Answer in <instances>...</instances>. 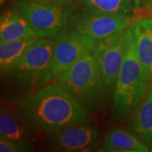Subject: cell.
I'll return each instance as SVG.
<instances>
[{
  "label": "cell",
  "instance_id": "obj_1",
  "mask_svg": "<svg viewBox=\"0 0 152 152\" xmlns=\"http://www.w3.org/2000/svg\"><path fill=\"white\" fill-rule=\"evenodd\" d=\"M16 108L36 129L48 134L85 124L90 118L88 110L58 84L47 85L28 95Z\"/></svg>",
  "mask_w": 152,
  "mask_h": 152
},
{
  "label": "cell",
  "instance_id": "obj_2",
  "mask_svg": "<svg viewBox=\"0 0 152 152\" xmlns=\"http://www.w3.org/2000/svg\"><path fill=\"white\" fill-rule=\"evenodd\" d=\"M55 39L39 38L6 75L24 94H31L53 80Z\"/></svg>",
  "mask_w": 152,
  "mask_h": 152
},
{
  "label": "cell",
  "instance_id": "obj_3",
  "mask_svg": "<svg viewBox=\"0 0 152 152\" xmlns=\"http://www.w3.org/2000/svg\"><path fill=\"white\" fill-rule=\"evenodd\" d=\"M148 81L136 54L132 29L124 60L115 86L113 116L124 119L131 109L140 102L148 90Z\"/></svg>",
  "mask_w": 152,
  "mask_h": 152
},
{
  "label": "cell",
  "instance_id": "obj_4",
  "mask_svg": "<svg viewBox=\"0 0 152 152\" xmlns=\"http://www.w3.org/2000/svg\"><path fill=\"white\" fill-rule=\"evenodd\" d=\"M77 102L96 112L102 99V80L96 61L88 54L75 63L57 83Z\"/></svg>",
  "mask_w": 152,
  "mask_h": 152
},
{
  "label": "cell",
  "instance_id": "obj_5",
  "mask_svg": "<svg viewBox=\"0 0 152 152\" xmlns=\"http://www.w3.org/2000/svg\"><path fill=\"white\" fill-rule=\"evenodd\" d=\"M15 8L27 20L39 38L56 39L70 31L75 8L39 0H16Z\"/></svg>",
  "mask_w": 152,
  "mask_h": 152
},
{
  "label": "cell",
  "instance_id": "obj_6",
  "mask_svg": "<svg viewBox=\"0 0 152 152\" xmlns=\"http://www.w3.org/2000/svg\"><path fill=\"white\" fill-rule=\"evenodd\" d=\"M135 20L131 15L110 13L84 6L72 15L70 30L99 42L129 28Z\"/></svg>",
  "mask_w": 152,
  "mask_h": 152
},
{
  "label": "cell",
  "instance_id": "obj_7",
  "mask_svg": "<svg viewBox=\"0 0 152 152\" xmlns=\"http://www.w3.org/2000/svg\"><path fill=\"white\" fill-rule=\"evenodd\" d=\"M131 26L97 42L91 53L96 61L103 86L107 89L115 88L124 60Z\"/></svg>",
  "mask_w": 152,
  "mask_h": 152
},
{
  "label": "cell",
  "instance_id": "obj_8",
  "mask_svg": "<svg viewBox=\"0 0 152 152\" xmlns=\"http://www.w3.org/2000/svg\"><path fill=\"white\" fill-rule=\"evenodd\" d=\"M97 42L75 31L55 39L53 80H58L83 57L91 54Z\"/></svg>",
  "mask_w": 152,
  "mask_h": 152
},
{
  "label": "cell",
  "instance_id": "obj_9",
  "mask_svg": "<svg viewBox=\"0 0 152 152\" xmlns=\"http://www.w3.org/2000/svg\"><path fill=\"white\" fill-rule=\"evenodd\" d=\"M100 135L92 125L76 124L50 133L52 146L62 151H87L97 145Z\"/></svg>",
  "mask_w": 152,
  "mask_h": 152
},
{
  "label": "cell",
  "instance_id": "obj_10",
  "mask_svg": "<svg viewBox=\"0 0 152 152\" xmlns=\"http://www.w3.org/2000/svg\"><path fill=\"white\" fill-rule=\"evenodd\" d=\"M36 129L17 108L3 107L0 112V137L15 142L23 150H33V143L37 140Z\"/></svg>",
  "mask_w": 152,
  "mask_h": 152
},
{
  "label": "cell",
  "instance_id": "obj_11",
  "mask_svg": "<svg viewBox=\"0 0 152 152\" xmlns=\"http://www.w3.org/2000/svg\"><path fill=\"white\" fill-rule=\"evenodd\" d=\"M131 29L136 54L141 64L149 84L152 65V18H137Z\"/></svg>",
  "mask_w": 152,
  "mask_h": 152
},
{
  "label": "cell",
  "instance_id": "obj_12",
  "mask_svg": "<svg viewBox=\"0 0 152 152\" xmlns=\"http://www.w3.org/2000/svg\"><path fill=\"white\" fill-rule=\"evenodd\" d=\"M38 37L27 20L15 8L2 13L0 19V42L25 37Z\"/></svg>",
  "mask_w": 152,
  "mask_h": 152
},
{
  "label": "cell",
  "instance_id": "obj_13",
  "mask_svg": "<svg viewBox=\"0 0 152 152\" xmlns=\"http://www.w3.org/2000/svg\"><path fill=\"white\" fill-rule=\"evenodd\" d=\"M104 151L112 152H148L149 147L134 134L121 128H113L105 137Z\"/></svg>",
  "mask_w": 152,
  "mask_h": 152
},
{
  "label": "cell",
  "instance_id": "obj_14",
  "mask_svg": "<svg viewBox=\"0 0 152 152\" xmlns=\"http://www.w3.org/2000/svg\"><path fill=\"white\" fill-rule=\"evenodd\" d=\"M39 37H25L3 42L0 45V69L1 75L5 76L16 65Z\"/></svg>",
  "mask_w": 152,
  "mask_h": 152
},
{
  "label": "cell",
  "instance_id": "obj_15",
  "mask_svg": "<svg viewBox=\"0 0 152 152\" xmlns=\"http://www.w3.org/2000/svg\"><path fill=\"white\" fill-rule=\"evenodd\" d=\"M130 125L131 129L144 141L152 144V89L136 109Z\"/></svg>",
  "mask_w": 152,
  "mask_h": 152
},
{
  "label": "cell",
  "instance_id": "obj_16",
  "mask_svg": "<svg viewBox=\"0 0 152 152\" xmlns=\"http://www.w3.org/2000/svg\"><path fill=\"white\" fill-rule=\"evenodd\" d=\"M82 5L92 7L100 10L131 15L134 10L133 0H78Z\"/></svg>",
  "mask_w": 152,
  "mask_h": 152
},
{
  "label": "cell",
  "instance_id": "obj_17",
  "mask_svg": "<svg viewBox=\"0 0 152 152\" xmlns=\"http://www.w3.org/2000/svg\"><path fill=\"white\" fill-rule=\"evenodd\" d=\"M0 151L1 152H20L23 151L20 147L15 142L0 137Z\"/></svg>",
  "mask_w": 152,
  "mask_h": 152
},
{
  "label": "cell",
  "instance_id": "obj_18",
  "mask_svg": "<svg viewBox=\"0 0 152 152\" xmlns=\"http://www.w3.org/2000/svg\"><path fill=\"white\" fill-rule=\"evenodd\" d=\"M136 11L140 14L138 18L148 16L151 13H152V0H141L140 7Z\"/></svg>",
  "mask_w": 152,
  "mask_h": 152
},
{
  "label": "cell",
  "instance_id": "obj_19",
  "mask_svg": "<svg viewBox=\"0 0 152 152\" xmlns=\"http://www.w3.org/2000/svg\"><path fill=\"white\" fill-rule=\"evenodd\" d=\"M39 1H45L57 4H70L74 0H39Z\"/></svg>",
  "mask_w": 152,
  "mask_h": 152
},
{
  "label": "cell",
  "instance_id": "obj_20",
  "mask_svg": "<svg viewBox=\"0 0 152 152\" xmlns=\"http://www.w3.org/2000/svg\"><path fill=\"white\" fill-rule=\"evenodd\" d=\"M133 3H134V10H138L140 7L141 0H133Z\"/></svg>",
  "mask_w": 152,
  "mask_h": 152
},
{
  "label": "cell",
  "instance_id": "obj_21",
  "mask_svg": "<svg viewBox=\"0 0 152 152\" xmlns=\"http://www.w3.org/2000/svg\"><path fill=\"white\" fill-rule=\"evenodd\" d=\"M148 89H152V65L151 68V72H150V81H149V87Z\"/></svg>",
  "mask_w": 152,
  "mask_h": 152
},
{
  "label": "cell",
  "instance_id": "obj_22",
  "mask_svg": "<svg viewBox=\"0 0 152 152\" xmlns=\"http://www.w3.org/2000/svg\"><path fill=\"white\" fill-rule=\"evenodd\" d=\"M146 17H151V18H152V13H151V14H150V15H149Z\"/></svg>",
  "mask_w": 152,
  "mask_h": 152
}]
</instances>
